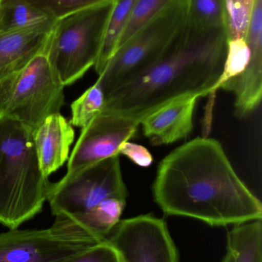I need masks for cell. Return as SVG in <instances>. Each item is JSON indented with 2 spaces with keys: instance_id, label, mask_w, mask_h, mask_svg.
Masks as SVG:
<instances>
[{
  "instance_id": "cell-1",
  "label": "cell",
  "mask_w": 262,
  "mask_h": 262,
  "mask_svg": "<svg viewBox=\"0 0 262 262\" xmlns=\"http://www.w3.org/2000/svg\"><path fill=\"white\" fill-rule=\"evenodd\" d=\"M152 195L166 215L195 219L211 226L261 220V201L238 177L215 139L198 137L166 156L158 165Z\"/></svg>"
},
{
  "instance_id": "cell-2",
  "label": "cell",
  "mask_w": 262,
  "mask_h": 262,
  "mask_svg": "<svg viewBox=\"0 0 262 262\" xmlns=\"http://www.w3.org/2000/svg\"><path fill=\"white\" fill-rule=\"evenodd\" d=\"M228 51L225 26L189 15L163 58L143 76L106 98L103 111L141 123L158 109L187 97L213 99Z\"/></svg>"
},
{
  "instance_id": "cell-3",
  "label": "cell",
  "mask_w": 262,
  "mask_h": 262,
  "mask_svg": "<svg viewBox=\"0 0 262 262\" xmlns=\"http://www.w3.org/2000/svg\"><path fill=\"white\" fill-rule=\"evenodd\" d=\"M51 184L40 169L34 131L0 112V224L16 229L39 213Z\"/></svg>"
},
{
  "instance_id": "cell-4",
  "label": "cell",
  "mask_w": 262,
  "mask_h": 262,
  "mask_svg": "<svg viewBox=\"0 0 262 262\" xmlns=\"http://www.w3.org/2000/svg\"><path fill=\"white\" fill-rule=\"evenodd\" d=\"M189 12L190 0H172L115 51L96 81L106 98L163 58L186 26Z\"/></svg>"
},
{
  "instance_id": "cell-5",
  "label": "cell",
  "mask_w": 262,
  "mask_h": 262,
  "mask_svg": "<svg viewBox=\"0 0 262 262\" xmlns=\"http://www.w3.org/2000/svg\"><path fill=\"white\" fill-rule=\"evenodd\" d=\"M113 5L106 0L55 21L44 55L63 85L95 66Z\"/></svg>"
},
{
  "instance_id": "cell-6",
  "label": "cell",
  "mask_w": 262,
  "mask_h": 262,
  "mask_svg": "<svg viewBox=\"0 0 262 262\" xmlns=\"http://www.w3.org/2000/svg\"><path fill=\"white\" fill-rule=\"evenodd\" d=\"M104 240L74 217L58 214L48 229L0 234V262H63Z\"/></svg>"
},
{
  "instance_id": "cell-7",
  "label": "cell",
  "mask_w": 262,
  "mask_h": 262,
  "mask_svg": "<svg viewBox=\"0 0 262 262\" xmlns=\"http://www.w3.org/2000/svg\"><path fill=\"white\" fill-rule=\"evenodd\" d=\"M64 87L44 54L16 75L0 82V112L35 130L48 117L60 113Z\"/></svg>"
},
{
  "instance_id": "cell-8",
  "label": "cell",
  "mask_w": 262,
  "mask_h": 262,
  "mask_svg": "<svg viewBox=\"0 0 262 262\" xmlns=\"http://www.w3.org/2000/svg\"><path fill=\"white\" fill-rule=\"evenodd\" d=\"M120 155L114 156L51 184L47 201L54 215L85 213L109 198L126 200Z\"/></svg>"
},
{
  "instance_id": "cell-9",
  "label": "cell",
  "mask_w": 262,
  "mask_h": 262,
  "mask_svg": "<svg viewBox=\"0 0 262 262\" xmlns=\"http://www.w3.org/2000/svg\"><path fill=\"white\" fill-rule=\"evenodd\" d=\"M121 262H179L167 224L152 215L120 220L106 237Z\"/></svg>"
},
{
  "instance_id": "cell-10",
  "label": "cell",
  "mask_w": 262,
  "mask_h": 262,
  "mask_svg": "<svg viewBox=\"0 0 262 262\" xmlns=\"http://www.w3.org/2000/svg\"><path fill=\"white\" fill-rule=\"evenodd\" d=\"M139 124L134 120L102 111L82 129L65 177H71L86 166L119 155L120 146L135 136Z\"/></svg>"
},
{
  "instance_id": "cell-11",
  "label": "cell",
  "mask_w": 262,
  "mask_h": 262,
  "mask_svg": "<svg viewBox=\"0 0 262 262\" xmlns=\"http://www.w3.org/2000/svg\"><path fill=\"white\" fill-rule=\"evenodd\" d=\"M56 20L0 33V82L16 75L45 53Z\"/></svg>"
},
{
  "instance_id": "cell-12",
  "label": "cell",
  "mask_w": 262,
  "mask_h": 262,
  "mask_svg": "<svg viewBox=\"0 0 262 262\" xmlns=\"http://www.w3.org/2000/svg\"><path fill=\"white\" fill-rule=\"evenodd\" d=\"M198 98H182L148 115L140 123L143 134L153 145L169 144L186 138L193 130Z\"/></svg>"
},
{
  "instance_id": "cell-13",
  "label": "cell",
  "mask_w": 262,
  "mask_h": 262,
  "mask_svg": "<svg viewBox=\"0 0 262 262\" xmlns=\"http://www.w3.org/2000/svg\"><path fill=\"white\" fill-rule=\"evenodd\" d=\"M74 138L72 124L60 113L48 117L35 130V151L45 177L48 178L67 161Z\"/></svg>"
},
{
  "instance_id": "cell-14",
  "label": "cell",
  "mask_w": 262,
  "mask_h": 262,
  "mask_svg": "<svg viewBox=\"0 0 262 262\" xmlns=\"http://www.w3.org/2000/svg\"><path fill=\"white\" fill-rule=\"evenodd\" d=\"M223 262H262L261 220L235 225L228 231Z\"/></svg>"
},
{
  "instance_id": "cell-15",
  "label": "cell",
  "mask_w": 262,
  "mask_h": 262,
  "mask_svg": "<svg viewBox=\"0 0 262 262\" xmlns=\"http://www.w3.org/2000/svg\"><path fill=\"white\" fill-rule=\"evenodd\" d=\"M136 2L137 0H114L113 7L103 35L99 55L94 66L98 75L103 72L108 61L115 53L118 40L129 21Z\"/></svg>"
},
{
  "instance_id": "cell-16",
  "label": "cell",
  "mask_w": 262,
  "mask_h": 262,
  "mask_svg": "<svg viewBox=\"0 0 262 262\" xmlns=\"http://www.w3.org/2000/svg\"><path fill=\"white\" fill-rule=\"evenodd\" d=\"M126 205V200L106 199L88 212L72 217L89 230L106 239V237L119 223Z\"/></svg>"
},
{
  "instance_id": "cell-17",
  "label": "cell",
  "mask_w": 262,
  "mask_h": 262,
  "mask_svg": "<svg viewBox=\"0 0 262 262\" xmlns=\"http://www.w3.org/2000/svg\"><path fill=\"white\" fill-rule=\"evenodd\" d=\"M51 19L26 0H0V33L24 29Z\"/></svg>"
},
{
  "instance_id": "cell-18",
  "label": "cell",
  "mask_w": 262,
  "mask_h": 262,
  "mask_svg": "<svg viewBox=\"0 0 262 262\" xmlns=\"http://www.w3.org/2000/svg\"><path fill=\"white\" fill-rule=\"evenodd\" d=\"M106 102V96L98 82L86 90L71 104L70 124L84 128L95 117L101 113Z\"/></svg>"
},
{
  "instance_id": "cell-19",
  "label": "cell",
  "mask_w": 262,
  "mask_h": 262,
  "mask_svg": "<svg viewBox=\"0 0 262 262\" xmlns=\"http://www.w3.org/2000/svg\"><path fill=\"white\" fill-rule=\"evenodd\" d=\"M255 0H223L228 41L246 39Z\"/></svg>"
},
{
  "instance_id": "cell-20",
  "label": "cell",
  "mask_w": 262,
  "mask_h": 262,
  "mask_svg": "<svg viewBox=\"0 0 262 262\" xmlns=\"http://www.w3.org/2000/svg\"><path fill=\"white\" fill-rule=\"evenodd\" d=\"M246 41L251 51V58L246 70L249 73L262 72V0H255L246 34Z\"/></svg>"
},
{
  "instance_id": "cell-21",
  "label": "cell",
  "mask_w": 262,
  "mask_h": 262,
  "mask_svg": "<svg viewBox=\"0 0 262 262\" xmlns=\"http://www.w3.org/2000/svg\"><path fill=\"white\" fill-rule=\"evenodd\" d=\"M171 1L172 0H137L129 21L118 40L116 50Z\"/></svg>"
},
{
  "instance_id": "cell-22",
  "label": "cell",
  "mask_w": 262,
  "mask_h": 262,
  "mask_svg": "<svg viewBox=\"0 0 262 262\" xmlns=\"http://www.w3.org/2000/svg\"><path fill=\"white\" fill-rule=\"evenodd\" d=\"M251 51L244 38L228 41V51L226 62L221 78L218 81L215 92L223 83L241 75L249 64Z\"/></svg>"
},
{
  "instance_id": "cell-23",
  "label": "cell",
  "mask_w": 262,
  "mask_h": 262,
  "mask_svg": "<svg viewBox=\"0 0 262 262\" xmlns=\"http://www.w3.org/2000/svg\"><path fill=\"white\" fill-rule=\"evenodd\" d=\"M51 19L58 20L106 0H26Z\"/></svg>"
},
{
  "instance_id": "cell-24",
  "label": "cell",
  "mask_w": 262,
  "mask_h": 262,
  "mask_svg": "<svg viewBox=\"0 0 262 262\" xmlns=\"http://www.w3.org/2000/svg\"><path fill=\"white\" fill-rule=\"evenodd\" d=\"M189 15L205 24L226 26L223 0H190Z\"/></svg>"
},
{
  "instance_id": "cell-25",
  "label": "cell",
  "mask_w": 262,
  "mask_h": 262,
  "mask_svg": "<svg viewBox=\"0 0 262 262\" xmlns=\"http://www.w3.org/2000/svg\"><path fill=\"white\" fill-rule=\"evenodd\" d=\"M63 262H121L115 248L106 240Z\"/></svg>"
},
{
  "instance_id": "cell-26",
  "label": "cell",
  "mask_w": 262,
  "mask_h": 262,
  "mask_svg": "<svg viewBox=\"0 0 262 262\" xmlns=\"http://www.w3.org/2000/svg\"><path fill=\"white\" fill-rule=\"evenodd\" d=\"M118 154L126 156L142 167H148L153 162V157L147 148L129 141L125 142L120 146Z\"/></svg>"
}]
</instances>
